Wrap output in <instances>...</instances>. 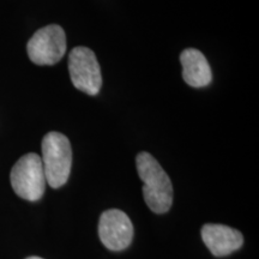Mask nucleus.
<instances>
[{"mask_svg":"<svg viewBox=\"0 0 259 259\" xmlns=\"http://www.w3.org/2000/svg\"><path fill=\"white\" fill-rule=\"evenodd\" d=\"M202 239L215 257L231 254L244 244V236L240 232L223 225L203 226Z\"/></svg>","mask_w":259,"mask_h":259,"instance_id":"obj_7","label":"nucleus"},{"mask_svg":"<svg viewBox=\"0 0 259 259\" xmlns=\"http://www.w3.org/2000/svg\"><path fill=\"white\" fill-rule=\"evenodd\" d=\"M138 176L143 181V196L149 209L164 213L173 203V186L167 173L156 158L149 153H139L136 158Z\"/></svg>","mask_w":259,"mask_h":259,"instance_id":"obj_1","label":"nucleus"},{"mask_svg":"<svg viewBox=\"0 0 259 259\" xmlns=\"http://www.w3.org/2000/svg\"><path fill=\"white\" fill-rule=\"evenodd\" d=\"M99 235L108 250L122 251L128 247L134 238V226L124 211L106 210L100 218Z\"/></svg>","mask_w":259,"mask_h":259,"instance_id":"obj_6","label":"nucleus"},{"mask_svg":"<svg viewBox=\"0 0 259 259\" xmlns=\"http://www.w3.org/2000/svg\"><path fill=\"white\" fill-rule=\"evenodd\" d=\"M183 65V78L190 87L203 88L212 80L211 67L202 52L196 48H187L180 54Z\"/></svg>","mask_w":259,"mask_h":259,"instance_id":"obj_8","label":"nucleus"},{"mask_svg":"<svg viewBox=\"0 0 259 259\" xmlns=\"http://www.w3.org/2000/svg\"><path fill=\"white\" fill-rule=\"evenodd\" d=\"M69 72L74 88L88 95H97L102 87L100 64L95 53L88 47L78 46L69 56Z\"/></svg>","mask_w":259,"mask_h":259,"instance_id":"obj_4","label":"nucleus"},{"mask_svg":"<svg viewBox=\"0 0 259 259\" xmlns=\"http://www.w3.org/2000/svg\"><path fill=\"white\" fill-rule=\"evenodd\" d=\"M27 259H44V258H40V257H29Z\"/></svg>","mask_w":259,"mask_h":259,"instance_id":"obj_9","label":"nucleus"},{"mask_svg":"<svg viewBox=\"0 0 259 259\" xmlns=\"http://www.w3.org/2000/svg\"><path fill=\"white\" fill-rule=\"evenodd\" d=\"M42 166L47 184L59 189L66 184L72 166V149L69 138L52 131L42 139Z\"/></svg>","mask_w":259,"mask_h":259,"instance_id":"obj_2","label":"nucleus"},{"mask_svg":"<svg viewBox=\"0 0 259 259\" xmlns=\"http://www.w3.org/2000/svg\"><path fill=\"white\" fill-rule=\"evenodd\" d=\"M10 180L12 189L21 198L30 202L40 199L47 183L41 157L34 153L22 156L12 167Z\"/></svg>","mask_w":259,"mask_h":259,"instance_id":"obj_3","label":"nucleus"},{"mask_svg":"<svg viewBox=\"0 0 259 259\" xmlns=\"http://www.w3.org/2000/svg\"><path fill=\"white\" fill-rule=\"evenodd\" d=\"M29 59L36 65H54L59 63L66 52V35L58 24L38 29L28 41Z\"/></svg>","mask_w":259,"mask_h":259,"instance_id":"obj_5","label":"nucleus"}]
</instances>
